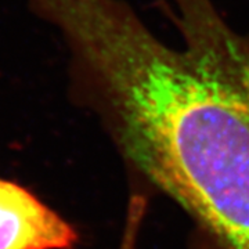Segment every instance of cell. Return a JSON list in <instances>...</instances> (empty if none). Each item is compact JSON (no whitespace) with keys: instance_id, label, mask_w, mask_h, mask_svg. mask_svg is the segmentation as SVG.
Here are the masks:
<instances>
[{"instance_id":"obj_1","label":"cell","mask_w":249,"mask_h":249,"mask_svg":"<svg viewBox=\"0 0 249 249\" xmlns=\"http://www.w3.org/2000/svg\"><path fill=\"white\" fill-rule=\"evenodd\" d=\"M183 46L124 0L70 29L75 90L107 116L124 155L226 249H249V35L211 0H173Z\"/></svg>"},{"instance_id":"obj_2","label":"cell","mask_w":249,"mask_h":249,"mask_svg":"<svg viewBox=\"0 0 249 249\" xmlns=\"http://www.w3.org/2000/svg\"><path fill=\"white\" fill-rule=\"evenodd\" d=\"M78 231L28 188L0 178V249H72Z\"/></svg>"},{"instance_id":"obj_3","label":"cell","mask_w":249,"mask_h":249,"mask_svg":"<svg viewBox=\"0 0 249 249\" xmlns=\"http://www.w3.org/2000/svg\"><path fill=\"white\" fill-rule=\"evenodd\" d=\"M142 217L139 213H127L118 249H137L139 235L142 226Z\"/></svg>"}]
</instances>
